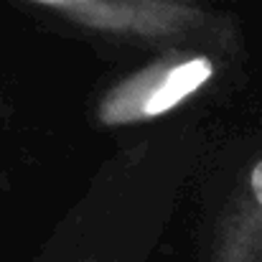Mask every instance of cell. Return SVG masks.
<instances>
[{
  "instance_id": "obj_1",
  "label": "cell",
  "mask_w": 262,
  "mask_h": 262,
  "mask_svg": "<svg viewBox=\"0 0 262 262\" xmlns=\"http://www.w3.org/2000/svg\"><path fill=\"white\" fill-rule=\"evenodd\" d=\"M46 10L67 18V23L84 31L127 41L158 54L206 46L216 51H234L237 28L196 3L183 0H31Z\"/></svg>"
},
{
  "instance_id": "obj_2",
  "label": "cell",
  "mask_w": 262,
  "mask_h": 262,
  "mask_svg": "<svg viewBox=\"0 0 262 262\" xmlns=\"http://www.w3.org/2000/svg\"><path fill=\"white\" fill-rule=\"evenodd\" d=\"M214 51L206 46H183L158 54L99 97L94 110L97 122L104 127H135L181 107L222 69V59Z\"/></svg>"
},
{
  "instance_id": "obj_3",
  "label": "cell",
  "mask_w": 262,
  "mask_h": 262,
  "mask_svg": "<svg viewBox=\"0 0 262 262\" xmlns=\"http://www.w3.org/2000/svg\"><path fill=\"white\" fill-rule=\"evenodd\" d=\"M199 262H262V140L232 176Z\"/></svg>"
},
{
  "instance_id": "obj_4",
  "label": "cell",
  "mask_w": 262,
  "mask_h": 262,
  "mask_svg": "<svg viewBox=\"0 0 262 262\" xmlns=\"http://www.w3.org/2000/svg\"><path fill=\"white\" fill-rule=\"evenodd\" d=\"M33 262H153V247L148 239L138 242L69 229V234H56Z\"/></svg>"
},
{
  "instance_id": "obj_5",
  "label": "cell",
  "mask_w": 262,
  "mask_h": 262,
  "mask_svg": "<svg viewBox=\"0 0 262 262\" xmlns=\"http://www.w3.org/2000/svg\"><path fill=\"white\" fill-rule=\"evenodd\" d=\"M3 188H5V176L0 173V191H3Z\"/></svg>"
},
{
  "instance_id": "obj_6",
  "label": "cell",
  "mask_w": 262,
  "mask_h": 262,
  "mask_svg": "<svg viewBox=\"0 0 262 262\" xmlns=\"http://www.w3.org/2000/svg\"><path fill=\"white\" fill-rule=\"evenodd\" d=\"M183 3H196V0H183Z\"/></svg>"
}]
</instances>
